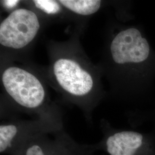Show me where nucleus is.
<instances>
[{"label":"nucleus","instance_id":"nucleus-8","mask_svg":"<svg viewBox=\"0 0 155 155\" xmlns=\"http://www.w3.org/2000/svg\"><path fill=\"white\" fill-rule=\"evenodd\" d=\"M35 6L40 10L49 15L58 13L61 10L59 2L52 0H35L33 1Z\"/></svg>","mask_w":155,"mask_h":155},{"label":"nucleus","instance_id":"nucleus-3","mask_svg":"<svg viewBox=\"0 0 155 155\" xmlns=\"http://www.w3.org/2000/svg\"><path fill=\"white\" fill-rule=\"evenodd\" d=\"M110 54L118 65L141 67L150 60L151 50L148 40L136 28H127L111 41Z\"/></svg>","mask_w":155,"mask_h":155},{"label":"nucleus","instance_id":"nucleus-5","mask_svg":"<svg viewBox=\"0 0 155 155\" xmlns=\"http://www.w3.org/2000/svg\"><path fill=\"white\" fill-rule=\"evenodd\" d=\"M53 72L59 85L74 97L85 96L93 88L94 80L91 75L71 59H58L54 64Z\"/></svg>","mask_w":155,"mask_h":155},{"label":"nucleus","instance_id":"nucleus-9","mask_svg":"<svg viewBox=\"0 0 155 155\" xmlns=\"http://www.w3.org/2000/svg\"><path fill=\"white\" fill-rule=\"evenodd\" d=\"M3 2H4V5L6 6V7H8V8H13V7H14V6H15L17 4L20 2L19 1H16V0H15V1H9V0H8V1H2Z\"/></svg>","mask_w":155,"mask_h":155},{"label":"nucleus","instance_id":"nucleus-2","mask_svg":"<svg viewBox=\"0 0 155 155\" xmlns=\"http://www.w3.org/2000/svg\"><path fill=\"white\" fill-rule=\"evenodd\" d=\"M40 22L32 11L20 8L12 12L0 25V44L13 49L29 45L39 32Z\"/></svg>","mask_w":155,"mask_h":155},{"label":"nucleus","instance_id":"nucleus-7","mask_svg":"<svg viewBox=\"0 0 155 155\" xmlns=\"http://www.w3.org/2000/svg\"><path fill=\"white\" fill-rule=\"evenodd\" d=\"M59 4L78 15L88 16L100 9L101 1L98 0H61Z\"/></svg>","mask_w":155,"mask_h":155},{"label":"nucleus","instance_id":"nucleus-1","mask_svg":"<svg viewBox=\"0 0 155 155\" xmlns=\"http://www.w3.org/2000/svg\"><path fill=\"white\" fill-rule=\"evenodd\" d=\"M2 82L6 91L18 105L36 109L43 104L44 87L31 72L18 67H10L3 72Z\"/></svg>","mask_w":155,"mask_h":155},{"label":"nucleus","instance_id":"nucleus-6","mask_svg":"<svg viewBox=\"0 0 155 155\" xmlns=\"http://www.w3.org/2000/svg\"><path fill=\"white\" fill-rule=\"evenodd\" d=\"M143 143V136L140 133L121 131L107 138L106 150L110 155H136Z\"/></svg>","mask_w":155,"mask_h":155},{"label":"nucleus","instance_id":"nucleus-4","mask_svg":"<svg viewBox=\"0 0 155 155\" xmlns=\"http://www.w3.org/2000/svg\"><path fill=\"white\" fill-rule=\"evenodd\" d=\"M90 146L81 145L66 135L53 137L38 133L29 139L15 155H91Z\"/></svg>","mask_w":155,"mask_h":155}]
</instances>
